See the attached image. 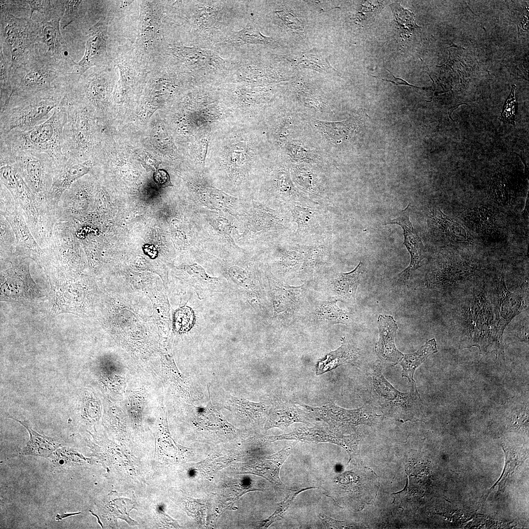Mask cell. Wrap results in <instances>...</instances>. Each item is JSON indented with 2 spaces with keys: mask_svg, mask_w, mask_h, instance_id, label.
Listing matches in <instances>:
<instances>
[{
  "mask_svg": "<svg viewBox=\"0 0 529 529\" xmlns=\"http://www.w3.org/2000/svg\"><path fill=\"white\" fill-rule=\"evenodd\" d=\"M253 128V122L228 120L212 136L205 158V171L216 187L240 198L250 197L262 172Z\"/></svg>",
  "mask_w": 529,
  "mask_h": 529,
  "instance_id": "6da1fadb",
  "label": "cell"
},
{
  "mask_svg": "<svg viewBox=\"0 0 529 529\" xmlns=\"http://www.w3.org/2000/svg\"><path fill=\"white\" fill-rule=\"evenodd\" d=\"M451 310L453 330L460 348L477 347L481 352H504L498 337L489 283L478 282L461 289Z\"/></svg>",
  "mask_w": 529,
  "mask_h": 529,
  "instance_id": "7a4b0ae2",
  "label": "cell"
},
{
  "mask_svg": "<svg viewBox=\"0 0 529 529\" xmlns=\"http://www.w3.org/2000/svg\"><path fill=\"white\" fill-rule=\"evenodd\" d=\"M237 244L250 251L264 250L277 241L289 238L293 228L284 207L275 206L254 198H245L239 217Z\"/></svg>",
  "mask_w": 529,
  "mask_h": 529,
  "instance_id": "3957f363",
  "label": "cell"
},
{
  "mask_svg": "<svg viewBox=\"0 0 529 529\" xmlns=\"http://www.w3.org/2000/svg\"><path fill=\"white\" fill-rule=\"evenodd\" d=\"M66 102L59 86L25 96H12L0 111V136L13 130H26L48 120Z\"/></svg>",
  "mask_w": 529,
  "mask_h": 529,
  "instance_id": "277c9868",
  "label": "cell"
},
{
  "mask_svg": "<svg viewBox=\"0 0 529 529\" xmlns=\"http://www.w3.org/2000/svg\"><path fill=\"white\" fill-rule=\"evenodd\" d=\"M369 404L385 415L406 422L416 419L423 409V402L415 383L410 384L409 391L396 389L384 376L382 364H375L368 371Z\"/></svg>",
  "mask_w": 529,
  "mask_h": 529,
  "instance_id": "5b68a950",
  "label": "cell"
},
{
  "mask_svg": "<svg viewBox=\"0 0 529 529\" xmlns=\"http://www.w3.org/2000/svg\"><path fill=\"white\" fill-rule=\"evenodd\" d=\"M67 103L56 107L42 123L26 130H13L0 136V142L11 150H34L45 152L57 164L66 157L63 152V128L67 120Z\"/></svg>",
  "mask_w": 529,
  "mask_h": 529,
  "instance_id": "8992f818",
  "label": "cell"
},
{
  "mask_svg": "<svg viewBox=\"0 0 529 529\" xmlns=\"http://www.w3.org/2000/svg\"><path fill=\"white\" fill-rule=\"evenodd\" d=\"M74 62L56 59L39 48L26 62L11 69V96H25L53 89L60 78L72 72Z\"/></svg>",
  "mask_w": 529,
  "mask_h": 529,
  "instance_id": "52a82bcc",
  "label": "cell"
},
{
  "mask_svg": "<svg viewBox=\"0 0 529 529\" xmlns=\"http://www.w3.org/2000/svg\"><path fill=\"white\" fill-rule=\"evenodd\" d=\"M67 114L63 128L64 156L78 162L92 160L96 131L92 107L81 102H67Z\"/></svg>",
  "mask_w": 529,
  "mask_h": 529,
  "instance_id": "ba28073f",
  "label": "cell"
},
{
  "mask_svg": "<svg viewBox=\"0 0 529 529\" xmlns=\"http://www.w3.org/2000/svg\"><path fill=\"white\" fill-rule=\"evenodd\" d=\"M196 208L212 257L225 260L249 252L236 242L240 227L236 216L225 211Z\"/></svg>",
  "mask_w": 529,
  "mask_h": 529,
  "instance_id": "9c48e42d",
  "label": "cell"
},
{
  "mask_svg": "<svg viewBox=\"0 0 529 529\" xmlns=\"http://www.w3.org/2000/svg\"><path fill=\"white\" fill-rule=\"evenodd\" d=\"M5 187L20 207L36 241L41 247L46 248L56 222L54 211L48 203L41 200L31 192L19 173L11 177Z\"/></svg>",
  "mask_w": 529,
  "mask_h": 529,
  "instance_id": "30bf717a",
  "label": "cell"
},
{
  "mask_svg": "<svg viewBox=\"0 0 529 529\" xmlns=\"http://www.w3.org/2000/svg\"><path fill=\"white\" fill-rule=\"evenodd\" d=\"M327 205L302 197L285 204L293 230L289 238L307 244L330 238Z\"/></svg>",
  "mask_w": 529,
  "mask_h": 529,
  "instance_id": "8fae6325",
  "label": "cell"
},
{
  "mask_svg": "<svg viewBox=\"0 0 529 529\" xmlns=\"http://www.w3.org/2000/svg\"><path fill=\"white\" fill-rule=\"evenodd\" d=\"M32 21L0 11V45L9 49L12 70L26 62L39 48Z\"/></svg>",
  "mask_w": 529,
  "mask_h": 529,
  "instance_id": "7c38bea8",
  "label": "cell"
},
{
  "mask_svg": "<svg viewBox=\"0 0 529 529\" xmlns=\"http://www.w3.org/2000/svg\"><path fill=\"white\" fill-rule=\"evenodd\" d=\"M9 149L27 186L39 199L48 203V195L57 166L56 161L47 153L38 150Z\"/></svg>",
  "mask_w": 529,
  "mask_h": 529,
  "instance_id": "4fadbf2b",
  "label": "cell"
},
{
  "mask_svg": "<svg viewBox=\"0 0 529 529\" xmlns=\"http://www.w3.org/2000/svg\"><path fill=\"white\" fill-rule=\"evenodd\" d=\"M188 186L193 205L198 208L228 212L238 218L242 212L245 199L234 196L218 188L204 169L194 167Z\"/></svg>",
  "mask_w": 529,
  "mask_h": 529,
  "instance_id": "5bb4252c",
  "label": "cell"
},
{
  "mask_svg": "<svg viewBox=\"0 0 529 529\" xmlns=\"http://www.w3.org/2000/svg\"><path fill=\"white\" fill-rule=\"evenodd\" d=\"M311 416L322 420L333 430L341 433L361 424L373 425L381 417L376 407L370 404L353 409L342 408L331 402L320 407H312L300 403Z\"/></svg>",
  "mask_w": 529,
  "mask_h": 529,
  "instance_id": "9a60e30c",
  "label": "cell"
},
{
  "mask_svg": "<svg viewBox=\"0 0 529 529\" xmlns=\"http://www.w3.org/2000/svg\"><path fill=\"white\" fill-rule=\"evenodd\" d=\"M491 299L496 316V327L499 338L503 341L506 326L516 316L528 306V293L511 292L508 289L504 273H501L489 282Z\"/></svg>",
  "mask_w": 529,
  "mask_h": 529,
  "instance_id": "2e32d148",
  "label": "cell"
},
{
  "mask_svg": "<svg viewBox=\"0 0 529 529\" xmlns=\"http://www.w3.org/2000/svg\"><path fill=\"white\" fill-rule=\"evenodd\" d=\"M465 262L441 258L435 261L426 276L425 286L430 289L453 292L467 287L477 270Z\"/></svg>",
  "mask_w": 529,
  "mask_h": 529,
  "instance_id": "e0dca14e",
  "label": "cell"
},
{
  "mask_svg": "<svg viewBox=\"0 0 529 529\" xmlns=\"http://www.w3.org/2000/svg\"><path fill=\"white\" fill-rule=\"evenodd\" d=\"M264 272L268 282L274 308V315L284 324L289 323L298 313L305 295V284L292 286L281 281L264 264Z\"/></svg>",
  "mask_w": 529,
  "mask_h": 529,
  "instance_id": "ac0fdd59",
  "label": "cell"
},
{
  "mask_svg": "<svg viewBox=\"0 0 529 529\" xmlns=\"http://www.w3.org/2000/svg\"><path fill=\"white\" fill-rule=\"evenodd\" d=\"M64 13L63 0L56 1L54 11L50 14L42 15L33 23L37 41L46 46V53L60 60L72 63L73 60L69 56L66 43L60 30V21Z\"/></svg>",
  "mask_w": 529,
  "mask_h": 529,
  "instance_id": "d6986e66",
  "label": "cell"
},
{
  "mask_svg": "<svg viewBox=\"0 0 529 529\" xmlns=\"http://www.w3.org/2000/svg\"><path fill=\"white\" fill-rule=\"evenodd\" d=\"M264 439L269 441L294 440L312 443H331L345 449L351 458L358 451L362 436L359 433L345 435L327 427L316 426L312 428H299L288 433L265 436Z\"/></svg>",
  "mask_w": 529,
  "mask_h": 529,
  "instance_id": "ffe728a7",
  "label": "cell"
},
{
  "mask_svg": "<svg viewBox=\"0 0 529 529\" xmlns=\"http://www.w3.org/2000/svg\"><path fill=\"white\" fill-rule=\"evenodd\" d=\"M270 254L271 272L281 277L298 275L304 259V247L289 238L282 239L264 249Z\"/></svg>",
  "mask_w": 529,
  "mask_h": 529,
  "instance_id": "44dd1931",
  "label": "cell"
},
{
  "mask_svg": "<svg viewBox=\"0 0 529 529\" xmlns=\"http://www.w3.org/2000/svg\"><path fill=\"white\" fill-rule=\"evenodd\" d=\"M108 23L109 19L102 17L89 28L84 56L79 62H74L72 73L82 74L91 68L104 64L108 57Z\"/></svg>",
  "mask_w": 529,
  "mask_h": 529,
  "instance_id": "7402d4cb",
  "label": "cell"
},
{
  "mask_svg": "<svg viewBox=\"0 0 529 529\" xmlns=\"http://www.w3.org/2000/svg\"><path fill=\"white\" fill-rule=\"evenodd\" d=\"M94 167L92 160L78 162L67 158L62 163L57 164L48 195V203L54 211L64 192L77 180L89 174Z\"/></svg>",
  "mask_w": 529,
  "mask_h": 529,
  "instance_id": "603a6c76",
  "label": "cell"
},
{
  "mask_svg": "<svg viewBox=\"0 0 529 529\" xmlns=\"http://www.w3.org/2000/svg\"><path fill=\"white\" fill-rule=\"evenodd\" d=\"M410 204L402 210L399 216L392 219L386 221L384 225L396 224L401 227L403 230L406 246L410 256V261L408 266L400 273L398 276V281L405 283L420 267V264L425 258L424 247L421 238L416 233L409 219Z\"/></svg>",
  "mask_w": 529,
  "mask_h": 529,
  "instance_id": "cb8c5ba5",
  "label": "cell"
},
{
  "mask_svg": "<svg viewBox=\"0 0 529 529\" xmlns=\"http://www.w3.org/2000/svg\"><path fill=\"white\" fill-rule=\"evenodd\" d=\"M85 176L73 183L62 195L54 211L56 222L76 220L82 217L86 209L92 187Z\"/></svg>",
  "mask_w": 529,
  "mask_h": 529,
  "instance_id": "d4e9b609",
  "label": "cell"
},
{
  "mask_svg": "<svg viewBox=\"0 0 529 529\" xmlns=\"http://www.w3.org/2000/svg\"><path fill=\"white\" fill-rule=\"evenodd\" d=\"M11 225L16 236V252L33 258L44 260L45 253L31 232L20 207L16 204L13 210L0 211Z\"/></svg>",
  "mask_w": 529,
  "mask_h": 529,
  "instance_id": "484cf974",
  "label": "cell"
},
{
  "mask_svg": "<svg viewBox=\"0 0 529 529\" xmlns=\"http://www.w3.org/2000/svg\"><path fill=\"white\" fill-rule=\"evenodd\" d=\"M377 323L379 338L375 346L376 355L382 363L395 366L399 363L404 356L395 343L398 328L396 321L390 315L380 314Z\"/></svg>",
  "mask_w": 529,
  "mask_h": 529,
  "instance_id": "4316f807",
  "label": "cell"
},
{
  "mask_svg": "<svg viewBox=\"0 0 529 529\" xmlns=\"http://www.w3.org/2000/svg\"><path fill=\"white\" fill-rule=\"evenodd\" d=\"M302 244L304 259L298 277L304 281H310L326 272L330 258V238Z\"/></svg>",
  "mask_w": 529,
  "mask_h": 529,
  "instance_id": "83f0119b",
  "label": "cell"
},
{
  "mask_svg": "<svg viewBox=\"0 0 529 529\" xmlns=\"http://www.w3.org/2000/svg\"><path fill=\"white\" fill-rule=\"evenodd\" d=\"M140 18L138 42L143 48L153 47L163 38L160 12L152 3L143 2Z\"/></svg>",
  "mask_w": 529,
  "mask_h": 529,
  "instance_id": "f1b7e54d",
  "label": "cell"
},
{
  "mask_svg": "<svg viewBox=\"0 0 529 529\" xmlns=\"http://www.w3.org/2000/svg\"><path fill=\"white\" fill-rule=\"evenodd\" d=\"M361 262L352 271L346 273H332L327 281L329 293L335 300L344 302L355 301L356 291L361 273Z\"/></svg>",
  "mask_w": 529,
  "mask_h": 529,
  "instance_id": "f546056e",
  "label": "cell"
},
{
  "mask_svg": "<svg viewBox=\"0 0 529 529\" xmlns=\"http://www.w3.org/2000/svg\"><path fill=\"white\" fill-rule=\"evenodd\" d=\"M311 416L297 405L287 401H280L270 409L265 428L266 430L274 427L283 428L294 423H308L311 422Z\"/></svg>",
  "mask_w": 529,
  "mask_h": 529,
  "instance_id": "4dcf8cb0",
  "label": "cell"
},
{
  "mask_svg": "<svg viewBox=\"0 0 529 529\" xmlns=\"http://www.w3.org/2000/svg\"><path fill=\"white\" fill-rule=\"evenodd\" d=\"M428 224L432 234L436 238L458 242L469 240V236L463 227L438 208L431 210Z\"/></svg>",
  "mask_w": 529,
  "mask_h": 529,
  "instance_id": "1f68e13d",
  "label": "cell"
},
{
  "mask_svg": "<svg viewBox=\"0 0 529 529\" xmlns=\"http://www.w3.org/2000/svg\"><path fill=\"white\" fill-rule=\"evenodd\" d=\"M341 341L339 347L327 354L317 361L316 365L317 375L327 372L344 364H358L360 358L359 350L345 337H342Z\"/></svg>",
  "mask_w": 529,
  "mask_h": 529,
  "instance_id": "d6a6232c",
  "label": "cell"
},
{
  "mask_svg": "<svg viewBox=\"0 0 529 529\" xmlns=\"http://www.w3.org/2000/svg\"><path fill=\"white\" fill-rule=\"evenodd\" d=\"M290 453L291 448H285L275 454L255 461L248 469L252 473L265 478L276 487L281 488L283 483L279 478L280 470Z\"/></svg>",
  "mask_w": 529,
  "mask_h": 529,
  "instance_id": "836d02e7",
  "label": "cell"
},
{
  "mask_svg": "<svg viewBox=\"0 0 529 529\" xmlns=\"http://www.w3.org/2000/svg\"><path fill=\"white\" fill-rule=\"evenodd\" d=\"M22 425L28 431L30 438L26 445L22 448L21 454L24 455L49 457L60 446L54 438L41 435L33 430L25 421L9 417Z\"/></svg>",
  "mask_w": 529,
  "mask_h": 529,
  "instance_id": "e575fe53",
  "label": "cell"
},
{
  "mask_svg": "<svg viewBox=\"0 0 529 529\" xmlns=\"http://www.w3.org/2000/svg\"><path fill=\"white\" fill-rule=\"evenodd\" d=\"M437 351L436 340L433 338L415 352L404 354L399 362L402 367V376L407 378L410 384L415 383L413 376L416 369L429 356Z\"/></svg>",
  "mask_w": 529,
  "mask_h": 529,
  "instance_id": "d590c367",
  "label": "cell"
},
{
  "mask_svg": "<svg viewBox=\"0 0 529 529\" xmlns=\"http://www.w3.org/2000/svg\"><path fill=\"white\" fill-rule=\"evenodd\" d=\"M337 300L324 301L315 308L312 318L316 323L346 324L350 321L349 313L340 309Z\"/></svg>",
  "mask_w": 529,
  "mask_h": 529,
  "instance_id": "8d00e7d4",
  "label": "cell"
},
{
  "mask_svg": "<svg viewBox=\"0 0 529 529\" xmlns=\"http://www.w3.org/2000/svg\"><path fill=\"white\" fill-rule=\"evenodd\" d=\"M496 215L495 212L488 207H476L467 210L465 220L473 228L488 233L497 227Z\"/></svg>",
  "mask_w": 529,
  "mask_h": 529,
  "instance_id": "74e56055",
  "label": "cell"
},
{
  "mask_svg": "<svg viewBox=\"0 0 529 529\" xmlns=\"http://www.w3.org/2000/svg\"><path fill=\"white\" fill-rule=\"evenodd\" d=\"M394 17L395 27L401 37L408 38L417 28H420L415 21L413 13L403 7L399 3L390 5Z\"/></svg>",
  "mask_w": 529,
  "mask_h": 529,
  "instance_id": "f35d334b",
  "label": "cell"
},
{
  "mask_svg": "<svg viewBox=\"0 0 529 529\" xmlns=\"http://www.w3.org/2000/svg\"><path fill=\"white\" fill-rule=\"evenodd\" d=\"M0 48V107L1 111L8 102L13 90L10 81L12 66L11 57L8 56V54L4 53L1 45Z\"/></svg>",
  "mask_w": 529,
  "mask_h": 529,
  "instance_id": "ab89813d",
  "label": "cell"
},
{
  "mask_svg": "<svg viewBox=\"0 0 529 529\" xmlns=\"http://www.w3.org/2000/svg\"><path fill=\"white\" fill-rule=\"evenodd\" d=\"M56 467L76 466L84 464L86 459L77 451L69 448H58L49 457Z\"/></svg>",
  "mask_w": 529,
  "mask_h": 529,
  "instance_id": "60d3db41",
  "label": "cell"
},
{
  "mask_svg": "<svg viewBox=\"0 0 529 529\" xmlns=\"http://www.w3.org/2000/svg\"><path fill=\"white\" fill-rule=\"evenodd\" d=\"M228 404L232 409H235L251 419H256L261 416L266 409L263 403L250 402L243 399H239L230 396L228 399Z\"/></svg>",
  "mask_w": 529,
  "mask_h": 529,
  "instance_id": "b9f144b4",
  "label": "cell"
},
{
  "mask_svg": "<svg viewBox=\"0 0 529 529\" xmlns=\"http://www.w3.org/2000/svg\"><path fill=\"white\" fill-rule=\"evenodd\" d=\"M313 488H316L314 487H301L289 490L284 500L279 504L273 514L268 519L263 521L262 527L267 528L274 522L281 519L299 493L304 491Z\"/></svg>",
  "mask_w": 529,
  "mask_h": 529,
  "instance_id": "7bdbcfd3",
  "label": "cell"
},
{
  "mask_svg": "<svg viewBox=\"0 0 529 529\" xmlns=\"http://www.w3.org/2000/svg\"><path fill=\"white\" fill-rule=\"evenodd\" d=\"M170 50L175 56L191 66L202 65L207 61L208 55L196 48L175 46Z\"/></svg>",
  "mask_w": 529,
  "mask_h": 529,
  "instance_id": "ee69618b",
  "label": "cell"
},
{
  "mask_svg": "<svg viewBox=\"0 0 529 529\" xmlns=\"http://www.w3.org/2000/svg\"><path fill=\"white\" fill-rule=\"evenodd\" d=\"M120 70V77L116 86L114 98L116 102H119L124 97L126 92L133 80L134 72L132 67L126 63L118 64Z\"/></svg>",
  "mask_w": 529,
  "mask_h": 529,
  "instance_id": "f6af8a7d",
  "label": "cell"
},
{
  "mask_svg": "<svg viewBox=\"0 0 529 529\" xmlns=\"http://www.w3.org/2000/svg\"><path fill=\"white\" fill-rule=\"evenodd\" d=\"M236 37L242 42L247 43H267L270 41V39L261 34L255 24L250 22L237 33Z\"/></svg>",
  "mask_w": 529,
  "mask_h": 529,
  "instance_id": "bcb514c9",
  "label": "cell"
},
{
  "mask_svg": "<svg viewBox=\"0 0 529 529\" xmlns=\"http://www.w3.org/2000/svg\"><path fill=\"white\" fill-rule=\"evenodd\" d=\"M15 233L7 220L0 215V249L8 251L16 249Z\"/></svg>",
  "mask_w": 529,
  "mask_h": 529,
  "instance_id": "7dc6e473",
  "label": "cell"
},
{
  "mask_svg": "<svg viewBox=\"0 0 529 529\" xmlns=\"http://www.w3.org/2000/svg\"><path fill=\"white\" fill-rule=\"evenodd\" d=\"M516 86H512V91L503 107L500 120L503 122L515 125V117L517 103L514 95V89Z\"/></svg>",
  "mask_w": 529,
  "mask_h": 529,
  "instance_id": "c3c4849f",
  "label": "cell"
},
{
  "mask_svg": "<svg viewBox=\"0 0 529 529\" xmlns=\"http://www.w3.org/2000/svg\"><path fill=\"white\" fill-rule=\"evenodd\" d=\"M322 124L326 133L334 140H341L345 138L348 132V125L346 121L337 122H324Z\"/></svg>",
  "mask_w": 529,
  "mask_h": 529,
  "instance_id": "681fc988",
  "label": "cell"
},
{
  "mask_svg": "<svg viewBox=\"0 0 529 529\" xmlns=\"http://www.w3.org/2000/svg\"><path fill=\"white\" fill-rule=\"evenodd\" d=\"M193 314L189 308L183 307L175 313L174 326L178 331L187 330L193 323Z\"/></svg>",
  "mask_w": 529,
  "mask_h": 529,
  "instance_id": "f907efd6",
  "label": "cell"
},
{
  "mask_svg": "<svg viewBox=\"0 0 529 529\" xmlns=\"http://www.w3.org/2000/svg\"><path fill=\"white\" fill-rule=\"evenodd\" d=\"M82 0H63L64 13L63 28L75 21L79 16V9Z\"/></svg>",
  "mask_w": 529,
  "mask_h": 529,
  "instance_id": "816d5d0a",
  "label": "cell"
},
{
  "mask_svg": "<svg viewBox=\"0 0 529 529\" xmlns=\"http://www.w3.org/2000/svg\"><path fill=\"white\" fill-rule=\"evenodd\" d=\"M30 6V13L29 19L31 20L35 11L41 13L42 15H46L51 13L55 8V1L51 0H24Z\"/></svg>",
  "mask_w": 529,
  "mask_h": 529,
  "instance_id": "f5cc1de1",
  "label": "cell"
},
{
  "mask_svg": "<svg viewBox=\"0 0 529 529\" xmlns=\"http://www.w3.org/2000/svg\"><path fill=\"white\" fill-rule=\"evenodd\" d=\"M278 15L286 26L290 30L297 33L303 32L302 23L291 13L282 11L278 12Z\"/></svg>",
  "mask_w": 529,
  "mask_h": 529,
  "instance_id": "db71d44e",
  "label": "cell"
},
{
  "mask_svg": "<svg viewBox=\"0 0 529 529\" xmlns=\"http://www.w3.org/2000/svg\"><path fill=\"white\" fill-rule=\"evenodd\" d=\"M318 516L326 529H342L347 527L345 522L336 520L322 513H319Z\"/></svg>",
  "mask_w": 529,
  "mask_h": 529,
  "instance_id": "11a10c76",
  "label": "cell"
},
{
  "mask_svg": "<svg viewBox=\"0 0 529 529\" xmlns=\"http://www.w3.org/2000/svg\"><path fill=\"white\" fill-rule=\"evenodd\" d=\"M154 178L155 182L161 187H168L172 186L169 176L168 172L164 170L160 169L154 173Z\"/></svg>",
  "mask_w": 529,
  "mask_h": 529,
  "instance_id": "9f6ffc18",
  "label": "cell"
},
{
  "mask_svg": "<svg viewBox=\"0 0 529 529\" xmlns=\"http://www.w3.org/2000/svg\"><path fill=\"white\" fill-rule=\"evenodd\" d=\"M516 332L518 337L521 341L528 342L529 337V322L528 318L521 323V325L517 327Z\"/></svg>",
  "mask_w": 529,
  "mask_h": 529,
  "instance_id": "6f0895ef",
  "label": "cell"
},
{
  "mask_svg": "<svg viewBox=\"0 0 529 529\" xmlns=\"http://www.w3.org/2000/svg\"><path fill=\"white\" fill-rule=\"evenodd\" d=\"M528 211H529V199L528 197L527 200L525 208L524 210L523 215L526 217H528Z\"/></svg>",
  "mask_w": 529,
  "mask_h": 529,
  "instance_id": "680465c9",
  "label": "cell"
}]
</instances>
